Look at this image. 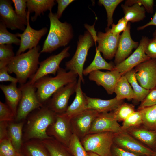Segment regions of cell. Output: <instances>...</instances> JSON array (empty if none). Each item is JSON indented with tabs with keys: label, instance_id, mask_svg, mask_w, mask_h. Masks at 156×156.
I'll list each match as a JSON object with an SVG mask.
<instances>
[{
	"label": "cell",
	"instance_id": "cell-41",
	"mask_svg": "<svg viewBox=\"0 0 156 156\" xmlns=\"http://www.w3.org/2000/svg\"><path fill=\"white\" fill-rule=\"evenodd\" d=\"M14 113L6 104L0 101V122H12L15 120Z\"/></svg>",
	"mask_w": 156,
	"mask_h": 156
},
{
	"label": "cell",
	"instance_id": "cell-16",
	"mask_svg": "<svg viewBox=\"0 0 156 156\" xmlns=\"http://www.w3.org/2000/svg\"><path fill=\"white\" fill-rule=\"evenodd\" d=\"M99 113L87 109L72 118L70 122L73 133L80 140L89 134L92 123Z\"/></svg>",
	"mask_w": 156,
	"mask_h": 156
},
{
	"label": "cell",
	"instance_id": "cell-43",
	"mask_svg": "<svg viewBox=\"0 0 156 156\" xmlns=\"http://www.w3.org/2000/svg\"><path fill=\"white\" fill-rule=\"evenodd\" d=\"M152 89L141 102L138 108V110L156 105V88Z\"/></svg>",
	"mask_w": 156,
	"mask_h": 156
},
{
	"label": "cell",
	"instance_id": "cell-28",
	"mask_svg": "<svg viewBox=\"0 0 156 156\" xmlns=\"http://www.w3.org/2000/svg\"><path fill=\"white\" fill-rule=\"evenodd\" d=\"M123 10V17L128 22H135L143 20L146 17V10L143 6L138 3L129 6L122 4Z\"/></svg>",
	"mask_w": 156,
	"mask_h": 156
},
{
	"label": "cell",
	"instance_id": "cell-23",
	"mask_svg": "<svg viewBox=\"0 0 156 156\" xmlns=\"http://www.w3.org/2000/svg\"><path fill=\"white\" fill-rule=\"evenodd\" d=\"M88 109L94 110L99 113L112 112L123 103L115 97L109 100L89 97L85 95Z\"/></svg>",
	"mask_w": 156,
	"mask_h": 156
},
{
	"label": "cell",
	"instance_id": "cell-29",
	"mask_svg": "<svg viewBox=\"0 0 156 156\" xmlns=\"http://www.w3.org/2000/svg\"><path fill=\"white\" fill-rule=\"evenodd\" d=\"M114 92L116 98L118 100L127 99L135 100V96L132 87L124 75H123L118 81Z\"/></svg>",
	"mask_w": 156,
	"mask_h": 156
},
{
	"label": "cell",
	"instance_id": "cell-46",
	"mask_svg": "<svg viewBox=\"0 0 156 156\" xmlns=\"http://www.w3.org/2000/svg\"><path fill=\"white\" fill-rule=\"evenodd\" d=\"M10 81L11 83H18L16 78L12 77L9 74L7 66L0 68V81Z\"/></svg>",
	"mask_w": 156,
	"mask_h": 156
},
{
	"label": "cell",
	"instance_id": "cell-45",
	"mask_svg": "<svg viewBox=\"0 0 156 156\" xmlns=\"http://www.w3.org/2000/svg\"><path fill=\"white\" fill-rule=\"evenodd\" d=\"M128 23L123 17H122L119 20L117 24L113 23L112 25L111 32L115 35L120 34V33L126 30Z\"/></svg>",
	"mask_w": 156,
	"mask_h": 156
},
{
	"label": "cell",
	"instance_id": "cell-49",
	"mask_svg": "<svg viewBox=\"0 0 156 156\" xmlns=\"http://www.w3.org/2000/svg\"><path fill=\"white\" fill-rule=\"evenodd\" d=\"M74 0H56L55 1L58 4L57 10L56 13L57 17L59 19L66 8Z\"/></svg>",
	"mask_w": 156,
	"mask_h": 156
},
{
	"label": "cell",
	"instance_id": "cell-54",
	"mask_svg": "<svg viewBox=\"0 0 156 156\" xmlns=\"http://www.w3.org/2000/svg\"><path fill=\"white\" fill-rule=\"evenodd\" d=\"M16 156H25L21 152L19 153Z\"/></svg>",
	"mask_w": 156,
	"mask_h": 156
},
{
	"label": "cell",
	"instance_id": "cell-47",
	"mask_svg": "<svg viewBox=\"0 0 156 156\" xmlns=\"http://www.w3.org/2000/svg\"><path fill=\"white\" fill-rule=\"evenodd\" d=\"M145 52L151 59H156V43L153 39L149 40L146 45Z\"/></svg>",
	"mask_w": 156,
	"mask_h": 156
},
{
	"label": "cell",
	"instance_id": "cell-44",
	"mask_svg": "<svg viewBox=\"0 0 156 156\" xmlns=\"http://www.w3.org/2000/svg\"><path fill=\"white\" fill-rule=\"evenodd\" d=\"M135 3L142 5L148 13H152L153 11L154 1L153 0H127L125 1L124 4L130 6Z\"/></svg>",
	"mask_w": 156,
	"mask_h": 156
},
{
	"label": "cell",
	"instance_id": "cell-40",
	"mask_svg": "<svg viewBox=\"0 0 156 156\" xmlns=\"http://www.w3.org/2000/svg\"><path fill=\"white\" fill-rule=\"evenodd\" d=\"M18 153L9 138L0 142V156H16Z\"/></svg>",
	"mask_w": 156,
	"mask_h": 156
},
{
	"label": "cell",
	"instance_id": "cell-15",
	"mask_svg": "<svg viewBox=\"0 0 156 156\" xmlns=\"http://www.w3.org/2000/svg\"><path fill=\"white\" fill-rule=\"evenodd\" d=\"M120 37V34H113L109 28L106 29L105 33L99 31L95 40V43H98L96 49L102 53L105 59L111 60L115 57Z\"/></svg>",
	"mask_w": 156,
	"mask_h": 156
},
{
	"label": "cell",
	"instance_id": "cell-50",
	"mask_svg": "<svg viewBox=\"0 0 156 156\" xmlns=\"http://www.w3.org/2000/svg\"><path fill=\"white\" fill-rule=\"evenodd\" d=\"M8 122L5 121L0 122V142L9 139L8 132Z\"/></svg>",
	"mask_w": 156,
	"mask_h": 156
},
{
	"label": "cell",
	"instance_id": "cell-5",
	"mask_svg": "<svg viewBox=\"0 0 156 156\" xmlns=\"http://www.w3.org/2000/svg\"><path fill=\"white\" fill-rule=\"evenodd\" d=\"M95 42L91 34L86 31L78 38L76 51L70 60L65 63V69L74 71L79 76L83 83V66L89 49L94 46Z\"/></svg>",
	"mask_w": 156,
	"mask_h": 156
},
{
	"label": "cell",
	"instance_id": "cell-56",
	"mask_svg": "<svg viewBox=\"0 0 156 156\" xmlns=\"http://www.w3.org/2000/svg\"></svg>",
	"mask_w": 156,
	"mask_h": 156
},
{
	"label": "cell",
	"instance_id": "cell-25",
	"mask_svg": "<svg viewBox=\"0 0 156 156\" xmlns=\"http://www.w3.org/2000/svg\"><path fill=\"white\" fill-rule=\"evenodd\" d=\"M24 124L23 121L17 123L8 122V132L9 138L18 153L21 152L23 143V129Z\"/></svg>",
	"mask_w": 156,
	"mask_h": 156
},
{
	"label": "cell",
	"instance_id": "cell-36",
	"mask_svg": "<svg viewBox=\"0 0 156 156\" xmlns=\"http://www.w3.org/2000/svg\"><path fill=\"white\" fill-rule=\"evenodd\" d=\"M123 0H99L98 3L103 5L107 15V27L113 24V16L114 12L117 6Z\"/></svg>",
	"mask_w": 156,
	"mask_h": 156
},
{
	"label": "cell",
	"instance_id": "cell-12",
	"mask_svg": "<svg viewBox=\"0 0 156 156\" xmlns=\"http://www.w3.org/2000/svg\"><path fill=\"white\" fill-rule=\"evenodd\" d=\"M27 24L25 29L22 33H16L20 38V43L19 48L16 55L23 53L26 50L31 49L36 47L40 40L47 32L48 29L44 27L39 30H35L30 26L29 16L30 13L27 11Z\"/></svg>",
	"mask_w": 156,
	"mask_h": 156
},
{
	"label": "cell",
	"instance_id": "cell-26",
	"mask_svg": "<svg viewBox=\"0 0 156 156\" xmlns=\"http://www.w3.org/2000/svg\"><path fill=\"white\" fill-rule=\"evenodd\" d=\"M21 152L25 156H50L41 140L38 139L24 142Z\"/></svg>",
	"mask_w": 156,
	"mask_h": 156
},
{
	"label": "cell",
	"instance_id": "cell-9",
	"mask_svg": "<svg viewBox=\"0 0 156 156\" xmlns=\"http://www.w3.org/2000/svg\"><path fill=\"white\" fill-rule=\"evenodd\" d=\"M113 144L126 151L141 156H153L155 151L150 149L126 131L114 133Z\"/></svg>",
	"mask_w": 156,
	"mask_h": 156
},
{
	"label": "cell",
	"instance_id": "cell-17",
	"mask_svg": "<svg viewBox=\"0 0 156 156\" xmlns=\"http://www.w3.org/2000/svg\"><path fill=\"white\" fill-rule=\"evenodd\" d=\"M0 17L1 22L12 30L24 31L26 29L27 24L16 13L10 1L0 0Z\"/></svg>",
	"mask_w": 156,
	"mask_h": 156
},
{
	"label": "cell",
	"instance_id": "cell-8",
	"mask_svg": "<svg viewBox=\"0 0 156 156\" xmlns=\"http://www.w3.org/2000/svg\"><path fill=\"white\" fill-rule=\"evenodd\" d=\"M70 120L65 112L57 114L55 121L47 129V135L68 147L73 134Z\"/></svg>",
	"mask_w": 156,
	"mask_h": 156
},
{
	"label": "cell",
	"instance_id": "cell-22",
	"mask_svg": "<svg viewBox=\"0 0 156 156\" xmlns=\"http://www.w3.org/2000/svg\"><path fill=\"white\" fill-rule=\"evenodd\" d=\"M81 79L79 77L75 91V98L65 112L70 119L88 109L86 94L83 92L81 88Z\"/></svg>",
	"mask_w": 156,
	"mask_h": 156
},
{
	"label": "cell",
	"instance_id": "cell-31",
	"mask_svg": "<svg viewBox=\"0 0 156 156\" xmlns=\"http://www.w3.org/2000/svg\"><path fill=\"white\" fill-rule=\"evenodd\" d=\"M115 66L111 63L106 61L102 57L100 52L96 49V52L94 58L90 63L83 70V75L86 76L90 73L99 70L104 69L109 71L114 70Z\"/></svg>",
	"mask_w": 156,
	"mask_h": 156
},
{
	"label": "cell",
	"instance_id": "cell-4",
	"mask_svg": "<svg viewBox=\"0 0 156 156\" xmlns=\"http://www.w3.org/2000/svg\"><path fill=\"white\" fill-rule=\"evenodd\" d=\"M78 76L74 71L60 67L55 77H42L34 84L39 99L44 104L59 89L77 80Z\"/></svg>",
	"mask_w": 156,
	"mask_h": 156
},
{
	"label": "cell",
	"instance_id": "cell-30",
	"mask_svg": "<svg viewBox=\"0 0 156 156\" xmlns=\"http://www.w3.org/2000/svg\"><path fill=\"white\" fill-rule=\"evenodd\" d=\"M41 141L50 156H73L68 147L52 137Z\"/></svg>",
	"mask_w": 156,
	"mask_h": 156
},
{
	"label": "cell",
	"instance_id": "cell-13",
	"mask_svg": "<svg viewBox=\"0 0 156 156\" xmlns=\"http://www.w3.org/2000/svg\"><path fill=\"white\" fill-rule=\"evenodd\" d=\"M134 70L136 79L141 86L149 90L156 86V59L145 61Z\"/></svg>",
	"mask_w": 156,
	"mask_h": 156
},
{
	"label": "cell",
	"instance_id": "cell-7",
	"mask_svg": "<svg viewBox=\"0 0 156 156\" xmlns=\"http://www.w3.org/2000/svg\"><path fill=\"white\" fill-rule=\"evenodd\" d=\"M113 135L114 133L109 132L89 134L80 141L87 152L100 156H111Z\"/></svg>",
	"mask_w": 156,
	"mask_h": 156
},
{
	"label": "cell",
	"instance_id": "cell-34",
	"mask_svg": "<svg viewBox=\"0 0 156 156\" xmlns=\"http://www.w3.org/2000/svg\"><path fill=\"white\" fill-rule=\"evenodd\" d=\"M135 111L134 105L123 102L112 112L114 118L118 121H123Z\"/></svg>",
	"mask_w": 156,
	"mask_h": 156
},
{
	"label": "cell",
	"instance_id": "cell-2",
	"mask_svg": "<svg viewBox=\"0 0 156 156\" xmlns=\"http://www.w3.org/2000/svg\"><path fill=\"white\" fill-rule=\"evenodd\" d=\"M40 47L38 45L27 52L16 55L7 65L8 72L14 73L21 85L26 83L35 74L39 65Z\"/></svg>",
	"mask_w": 156,
	"mask_h": 156
},
{
	"label": "cell",
	"instance_id": "cell-35",
	"mask_svg": "<svg viewBox=\"0 0 156 156\" xmlns=\"http://www.w3.org/2000/svg\"><path fill=\"white\" fill-rule=\"evenodd\" d=\"M16 34H13L9 32L5 25L0 22V45L14 44L19 45L20 40Z\"/></svg>",
	"mask_w": 156,
	"mask_h": 156
},
{
	"label": "cell",
	"instance_id": "cell-1",
	"mask_svg": "<svg viewBox=\"0 0 156 156\" xmlns=\"http://www.w3.org/2000/svg\"><path fill=\"white\" fill-rule=\"evenodd\" d=\"M56 114L45 104L36 109L28 118L23 133V142L34 139L42 140L52 137L47 135V130L55 121Z\"/></svg>",
	"mask_w": 156,
	"mask_h": 156
},
{
	"label": "cell",
	"instance_id": "cell-38",
	"mask_svg": "<svg viewBox=\"0 0 156 156\" xmlns=\"http://www.w3.org/2000/svg\"><path fill=\"white\" fill-rule=\"evenodd\" d=\"M68 147L73 156H88L80 140L73 134Z\"/></svg>",
	"mask_w": 156,
	"mask_h": 156
},
{
	"label": "cell",
	"instance_id": "cell-21",
	"mask_svg": "<svg viewBox=\"0 0 156 156\" xmlns=\"http://www.w3.org/2000/svg\"><path fill=\"white\" fill-rule=\"evenodd\" d=\"M141 143L155 151L156 150V131L149 130L142 125L125 130Z\"/></svg>",
	"mask_w": 156,
	"mask_h": 156
},
{
	"label": "cell",
	"instance_id": "cell-51",
	"mask_svg": "<svg viewBox=\"0 0 156 156\" xmlns=\"http://www.w3.org/2000/svg\"><path fill=\"white\" fill-rule=\"evenodd\" d=\"M153 25L156 26V11L150 21L144 25L139 27L137 29L138 30H143L148 26Z\"/></svg>",
	"mask_w": 156,
	"mask_h": 156
},
{
	"label": "cell",
	"instance_id": "cell-55",
	"mask_svg": "<svg viewBox=\"0 0 156 156\" xmlns=\"http://www.w3.org/2000/svg\"><path fill=\"white\" fill-rule=\"evenodd\" d=\"M153 156H156V150L155 151L154 154Z\"/></svg>",
	"mask_w": 156,
	"mask_h": 156
},
{
	"label": "cell",
	"instance_id": "cell-3",
	"mask_svg": "<svg viewBox=\"0 0 156 156\" xmlns=\"http://www.w3.org/2000/svg\"><path fill=\"white\" fill-rule=\"evenodd\" d=\"M50 21L49 32L40 53H51L58 48L65 46L73 36L71 25L66 22H62L56 13L50 11L48 15Z\"/></svg>",
	"mask_w": 156,
	"mask_h": 156
},
{
	"label": "cell",
	"instance_id": "cell-37",
	"mask_svg": "<svg viewBox=\"0 0 156 156\" xmlns=\"http://www.w3.org/2000/svg\"><path fill=\"white\" fill-rule=\"evenodd\" d=\"M142 118L140 111H135L123 121L121 129L122 131H125L130 128L142 125Z\"/></svg>",
	"mask_w": 156,
	"mask_h": 156
},
{
	"label": "cell",
	"instance_id": "cell-10",
	"mask_svg": "<svg viewBox=\"0 0 156 156\" xmlns=\"http://www.w3.org/2000/svg\"><path fill=\"white\" fill-rule=\"evenodd\" d=\"M70 48V46L66 47L58 54L51 55L40 62L37 70L29 82L34 84L39 79L48 74L55 76L62 61L70 56L68 51Z\"/></svg>",
	"mask_w": 156,
	"mask_h": 156
},
{
	"label": "cell",
	"instance_id": "cell-39",
	"mask_svg": "<svg viewBox=\"0 0 156 156\" xmlns=\"http://www.w3.org/2000/svg\"><path fill=\"white\" fill-rule=\"evenodd\" d=\"M11 44L0 45V68L6 66L15 56Z\"/></svg>",
	"mask_w": 156,
	"mask_h": 156
},
{
	"label": "cell",
	"instance_id": "cell-6",
	"mask_svg": "<svg viewBox=\"0 0 156 156\" xmlns=\"http://www.w3.org/2000/svg\"><path fill=\"white\" fill-rule=\"evenodd\" d=\"M20 88L21 91V97L15 120L18 122L23 121L31 112L44 105L37 96L36 89L34 84L28 82L21 85Z\"/></svg>",
	"mask_w": 156,
	"mask_h": 156
},
{
	"label": "cell",
	"instance_id": "cell-18",
	"mask_svg": "<svg viewBox=\"0 0 156 156\" xmlns=\"http://www.w3.org/2000/svg\"><path fill=\"white\" fill-rule=\"evenodd\" d=\"M122 131L121 126L111 112L99 114L93 121L89 134L106 132L116 133Z\"/></svg>",
	"mask_w": 156,
	"mask_h": 156
},
{
	"label": "cell",
	"instance_id": "cell-11",
	"mask_svg": "<svg viewBox=\"0 0 156 156\" xmlns=\"http://www.w3.org/2000/svg\"><path fill=\"white\" fill-rule=\"evenodd\" d=\"M77 80L60 88L48 101L49 107L56 114L65 112L68 107L70 96L75 92Z\"/></svg>",
	"mask_w": 156,
	"mask_h": 156
},
{
	"label": "cell",
	"instance_id": "cell-33",
	"mask_svg": "<svg viewBox=\"0 0 156 156\" xmlns=\"http://www.w3.org/2000/svg\"><path fill=\"white\" fill-rule=\"evenodd\" d=\"M140 111L142 118V125L149 130L156 131V105Z\"/></svg>",
	"mask_w": 156,
	"mask_h": 156
},
{
	"label": "cell",
	"instance_id": "cell-24",
	"mask_svg": "<svg viewBox=\"0 0 156 156\" xmlns=\"http://www.w3.org/2000/svg\"><path fill=\"white\" fill-rule=\"evenodd\" d=\"M0 88L5 95L6 104L12 110L16 118L21 97V88L17 87V83H13L8 85L1 84Z\"/></svg>",
	"mask_w": 156,
	"mask_h": 156
},
{
	"label": "cell",
	"instance_id": "cell-14",
	"mask_svg": "<svg viewBox=\"0 0 156 156\" xmlns=\"http://www.w3.org/2000/svg\"><path fill=\"white\" fill-rule=\"evenodd\" d=\"M149 40L146 37H143L135 51L124 61L115 65L114 69L118 70L122 75H124L140 64L150 59L145 52Z\"/></svg>",
	"mask_w": 156,
	"mask_h": 156
},
{
	"label": "cell",
	"instance_id": "cell-52",
	"mask_svg": "<svg viewBox=\"0 0 156 156\" xmlns=\"http://www.w3.org/2000/svg\"><path fill=\"white\" fill-rule=\"evenodd\" d=\"M88 156H100L98 155L91 152H87Z\"/></svg>",
	"mask_w": 156,
	"mask_h": 156
},
{
	"label": "cell",
	"instance_id": "cell-27",
	"mask_svg": "<svg viewBox=\"0 0 156 156\" xmlns=\"http://www.w3.org/2000/svg\"><path fill=\"white\" fill-rule=\"evenodd\" d=\"M55 4L54 0H27V11L30 13L35 12L34 15L31 17V21H35L38 16L47 10L51 11Z\"/></svg>",
	"mask_w": 156,
	"mask_h": 156
},
{
	"label": "cell",
	"instance_id": "cell-53",
	"mask_svg": "<svg viewBox=\"0 0 156 156\" xmlns=\"http://www.w3.org/2000/svg\"><path fill=\"white\" fill-rule=\"evenodd\" d=\"M153 36L154 37L153 39L156 43V31L153 33Z\"/></svg>",
	"mask_w": 156,
	"mask_h": 156
},
{
	"label": "cell",
	"instance_id": "cell-19",
	"mask_svg": "<svg viewBox=\"0 0 156 156\" xmlns=\"http://www.w3.org/2000/svg\"><path fill=\"white\" fill-rule=\"evenodd\" d=\"M122 75L118 70L103 72L99 70L90 73L88 75V79L94 81L98 86H102L109 94L114 92L116 86Z\"/></svg>",
	"mask_w": 156,
	"mask_h": 156
},
{
	"label": "cell",
	"instance_id": "cell-20",
	"mask_svg": "<svg viewBox=\"0 0 156 156\" xmlns=\"http://www.w3.org/2000/svg\"><path fill=\"white\" fill-rule=\"evenodd\" d=\"M130 27V23L129 22L126 30L120 35L117 50L114 57L115 65L128 57L133 50L136 49L139 46V42L134 41L131 37Z\"/></svg>",
	"mask_w": 156,
	"mask_h": 156
},
{
	"label": "cell",
	"instance_id": "cell-32",
	"mask_svg": "<svg viewBox=\"0 0 156 156\" xmlns=\"http://www.w3.org/2000/svg\"><path fill=\"white\" fill-rule=\"evenodd\" d=\"M124 75L132 87L135 96L136 101L142 102L150 92V90L141 86L138 82L134 69L125 73Z\"/></svg>",
	"mask_w": 156,
	"mask_h": 156
},
{
	"label": "cell",
	"instance_id": "cell-42",
	"mask_svg": "<svg viewBox=\"0 0 156 156\" xmlns=\"http://www.w3.org/2000/svg\"><path fill=\"white\" fill-rule=\"evenodd\" d=\"M27 0H12L14 5L16 13L27 24Z\"/></svg>",
	"mask_w": 156,
	"mask_h": 156
},
{
	"label": "cell",
	"instance_id": "cell-48",
	"mask_svg": "<svg viewBox=\"0 0 156 156\" xmlns=\"http://www.w3.org/2000/svg\"><path fill=\"white\" fill-rule=\"evenodd\" d=\"M111 156H141L125 150L113 144L111 149Z\"/></svg>",
	"mask_w": 156,
	"mask_h": 156
}]
</instances>
